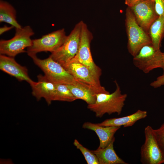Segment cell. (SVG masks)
I'll use <instances>...</instances> for the list:
<instances>
[{
    "mask_svg": "<svg viewBox=\"0 0 164 164\" xmlns=\"http://www.w3.org/2000/svg\"><path fill=\"white\" fill-rule=\"evenodd\" d=\"M114 82L116 88L113 92L97 94L95 102L88 105L87 108L95 113L96 117L101 118L106 114L110 115L116 113L119 115L121 113L127 95L122 93L117 81Z\"/></svg>",
    "mask_w": 164,
    "mask_h": 164,
    "instance_id": "6da1fadb",
    "label": "cell"
},
{
    "mask_svg": "<svg viewBox=\"0 0 164 164\" xmlns=\"http://www.w3.org/2000/svg\"><path fill=\"white\" fill-rule=\"evenodd\" d=\"M125 25L128 37L127 48L133 57L145 45L152 44L150 37L137 23L130 9L125 11Z\"/></svg>",
    "mask_w": 164,
    "mask_h": 164,
    "instance_id": "7a4b0ae2",
    "label": "cell"
},
{
    "mask_svg": "<svg viewBox=\"0 0 164 164\" xmlns=\"http://www.w3.org/2000/svg\"><path fill=\"white\" fill-rule=\"evenodd\" d=\"M34 32L31 27L26 26L21 28H15L14 36L9 40H0V54L14 57L18 54L26 52V48L31 46V36Z\"/></svg>",
    "mask_w": 164,
    "mask_h": 164,
    "instance_id": "3957f363",
    "label": "cell"
},
{
    "mask_svg": "<svg viewBox=\"0 0 164 164\" xmlns=\"http://www.w3.org/2000/svg\"><path fill=\"white\" fill-rule=\"evenodd\" d=\"M29 56L43 71L44 75L54 83L73 84L76 83L77 81L74 78L50 56L41 59L38 58L36 54H31Z\"/></svg>",
    "mask_w": 164,
    "mask_h": 164,
    "instance_id": "277c9868",
    "label": "cell"
},
{
    "mask_svg": "<svg viewBox=\"0 0 164 164\" xmlns=\"http://www.w3.org/2000/svg\"><path fill=\"white\" fill-rule=\"evenodd\" d=\"M77 24L63 44L50 56L64 68L76 55L79 48L82 24Z\"/></svg>",
    "mask_w": 164,
    "mask_h": 164,
    "instance_id": "5b68a950",
    "label": "cell"
},
{
    "mask_svg": "<svg viewBox=\"0 0 164 164\" xmlns=\"http://www.w3.org/2000/svg\"><path fill=\"white\" fill-rule=\"evenodd\" d=\"M93 38L92 33L83 22L80 45L78 52L73 59L88 68L96 79L100 81L101 70L94 62L90 50V43Z\"/></svg>",
    "mask_w": 164,
    "mask_h": 164,
    "instance_id": "8992f818",
    "label": "cell"
},
{
    "mask_svg": "<svg viewBox=\"0 0 164 164\" xmlns=\"http://www.w3.org/2000/svg\"><path fill=\"white\" fill-rule=\"evenodd\" d=\"M163 53L157 49L152 44L142 47L137 54L133 57L134 65L145 73L152 70L162 67Z\"/></svg>",
    "mask_w": 164,
    "mask_h": 164,
    "instance_id": "52a82bcc",
    "label": "cell"
},
{
    "mask_svg": "<svg viewBox=\"0 0 164 164\" xmlns=\"http://www.w3.org/2000/svg\"><path fill=\"white\" fill-rule=\"evenodd\" d=\"M67 36L64 28L44 35L39 38L32 40V45L27 48L29 56L41 52L52 53L64 43Z\"/></svg>",
    "mask_w": 164,
    "mask_h": 164,
    "instance_id": "ba28073f",
    "label": "cell"
},
{
    "mask_svg": "<svg viewBox=\"0 0 164 164\" xmlns=\"http://www.w3.org/2000/svg\"><path fill=\"white\" fill-rule=\"evenodd\" d=\"M145 140L140 149V162L143 164H161L164 159L157 143L153 129L149 125L144 129Z\"/></svg>",
    "mask_w": 164,
    "mask_h": 164,
    "instance_id": "9c48e42d",
    "label": "cell"
},
{
    "mask_svg": "<svg viewBox=\"0 0 164 164\" xmlns=\"http://www.w3.org/2000/svg\"><path fill=\"white\" fill-rule=\"evenodd\" d=\"M76 80L81 83L98 90L104 93L108 94L101 85L90 70L79 62L72 59L64 68Z\"/></svg>",
    "mask_w": 164,
    "mask_h": 164,
    "instance_id": "30bf717a",
    "label": "cell"
},
{
    "mask_svg": "<svg viewBox=\"0 0 164 164\" xmlns=\"http://www.w3.org/2000/svg\"><path fill=\"white\" fill-rule=\"evenodd\" d=\"M129 8L137 23L148 33L150 26L159 16L155 9V0H143Z\"/></svg>",
    "mask_w": 164,
    "mask_h": 164,
    "instance_id": "8fae6325",
    "label": "cell"
},
{
    "mask_svg": "<svg viewBox=\"0 0 164 164\" xmlns=\"http://www.w3.org/2000/svg\"><path fill=\"white\" fill-rule=\"evenodd\" d=\"M38 81L30 85L32 93L37 101L43 98L48 105L54 99L56 91L55 84L49 80L44 75L37 76Z\"/></svg>",
    "mask_w": 164,
    "mask_h": 164,
    "instance_id": "7c38bea8",
    "label": "cell"
},
{
    "mask_svg": "<svg viewBox=\"0 0 164 164\" xmlns=\"http://www.w3.org/2000/svg\"><path fill=\"white\" fill-rule=\"evenodd\" d=\"M0 69L20 81H26L30 85L34 82L29 77L27 68L19 64L14 57L0 54Z\"/></svg>",
    "mask_w": 164,
    "mask_h": 164,
    "instance_id": "4fadbf2b",
    "label": "cell"
},
{
    "mask_svg": "<svg viewBox=\"0 0 164 164\" xmlns=\"http://www.w3.org/2000/svg\"><path fill=\"white\" fill-rule=\"evenodd\" d=\"M82 128L94 131L99 138L100 143L98 147L104 148L115 138V134L121 127L103 126L99 125L97 124L86 122L83 124Z\"/></svg>",
    "mask_w": 164,
    "mask_h": 164,
    "instance_id": "5bb4252c",
    "label": "cell"
},
{
    "mask_svg": "<svg viewBox=\"0 0 164 164\" xmlns=\"http://www.w3.org/2000/svg\"><path fill=\"white\" fill-rule=\"evenodd\" d=\"M66 85L77 100H83L88 105L92 104L95 102L97 94L103 93L99 90L84 84L78 81L74 84Z\"/></svg>",
    "mask_w": 164,
    "mask_h": 164,
    "instance_id": "9a60e30c",
    "label": "cell"
},
{
    "mask_svg": "<svg viewBox=\"0 0 164 164\" xmlns=\"http://www.w3.org/2000/svg\"><path fill=\"white\" fill-rule=\"evenodd\" d=\"M147 116V112L145 111L138 110L134 113L127 116L107 119L97 124L103 126L131 127L138 121L144 119Z\"/></svg>",
    "mask_w": 164,
    "mask_h": 164,
    "instance_id": "2e32d148",
    "label": "cell"
},
{
    "mask_svg": "<svg viewBox=\"0 0 164 164\" xmlns=\"http://www.w3.org/2000/svg\"><path fill=\"white\" fill-rule=\"evenodd\" d=\"M114 138L111 142L104 148H98L91 150L97 156L99 164H128L119 157L114 148Z\"/></svg>",
    "mask_w": 164,
    "mask_h": 164,
    "instance_id": "e0dca14e",
    "label": "cell"
},
{
    "mask_svg": "<svg viewBox=\"0 0 164 164\" xmlns=\"http://www.w3.org/2000/svg\"><path fill=\"white\" fill-rule=\"evenodd\" d=\"M148 33L154 47L157 49H160L164 37V15L158 17L150 26Z\"/></svg>",
    "mask_w": 164,
    "mask_h": 164,
    "instance_id": "ac0fdd59",
    "label": "cell"
},
{
    "mask_svg": "<svg viewBox=\"0 0 164 164\" xmlns=\"http://www.w3.org/2000/svg\"><path fill=\"white\" fill-rule=\"evenodd\" d=\"M16 12L14 7L8 2L0 1V22H5L15 28H21V26L16 20Z\"/></svg>",
    "mask_w": 164,
    "mask_h": 164,
    "instance_id": "d6986e66",
    "label": "cell"
},
{
    "mask_svg": "<svg viewBox=\"0 0 164 164\" xmlns=\"http://www.w3.org/2000/svg\"><path fill=\"white\" fill-rule=\"evenodd\" d=\"M56 91L54 101L72 102L77 100L65 84H55Z\"/></svg>",
    "mask_w": 164,
    "mask_h": 164,
    "instance_id": "ffe728a7",
    "label": "cell"
},
{
    "mask_svg": "<svg viewBox=\"0 0 164 164\" xmlns=\"http://www.w3.org/2000/svg\"><path fill=\"white\" fill-rule=\"evenodd\" d=\"M73 144L80 151L87 164H99L97 156L91 150L84 147L77 139L74 140Z\"/></svg>",
    "mask_w": 164,
    "mask_h": 164,
    "instance_id": "44dd1931",
    "label": "cell"
},
{
    "mask_svg": "<svg viewBox=\"0 0 164 164\" xmlns=\"http://www.w3.org/2000/svg\"><path fill=\"white\" fill-rule=\"evenodd\" d=\"M153 131L164 159V122L159 128L153 129Z\"/></svg>",
    "mask_w": 164,
    "mask_h": 164,
    "instance_id": "7402d4cb",
    "label": "cell"
},
{
    "mask_svg": "<svg viewBox=\"0 0 164 164\" xmlns=\"http://www.w3.org/2000/svg\"><path fill=\"white\" fill-rule=\"evenodd\" d=\"M156 12L158 16L164 15V0H155Z\"/></svg>",
    "mask_w": 164,
    "mask_h": 164,
    "instance_id": "603a6c76",
    "label": "cell"
},
{
    "mask_svg": "<svg viewBox=\"0 0 164 164\" xmlns=\"http://www.w3.org/2000/svg\"><path fill=\"white\" fill-rule=\"evenodd\" d=\"M150 86L157 88L164 85V73L157 78L156 79L150 83Z\"/></svg>",
    "mask_w": 164,
    "mask_h": 164,
    "instance_id": "cb8c5ba5",
    "label": "cell"
},
{
    "mask_svg": "<svg viewBox=\"0 0 164 164\" xmlns=\"http://www.w3.org/2000/svg\"><path fill=\"white\" fill-rule=\"evenodd\" d=\"M142 0H125V3L128 7H131Z\"/></svg>",
    "mask_w": 164,
    "mask_h": 164,
    "instance_id": "d4e9b609",
    "label": "cell"
},
{
    "mask_svg": "<svg viewBox=\"0 0 164 164\" xmlns=\"http://www.w3.org/2000/svg\"><path fill=\"white\" fill-rule=\"evenodd\" d=\"M14 27L12 26H8L6 25H4L3 27L0 28V35H2L4 32L11 30Z\"/></svg>",
    "mask_w": 164,
    "mask_h": 164,
    "instance_id": "484cf974",
    "label": "cell"
},
{
    "mask_svg": "<svg viewBox=\"0 0 164 164\" xmlns=\"http://www.w3.org/2000/svg\"><path fill=\"white\" fill-rule=\"evenodd\" d=\"M163 65L162 67V69L163 70V73H164V53H163Z\"/></svg>",
    "mask_w": 164,
    "mask_h": 164,
    "instance_id": "4316f807",
    "label": "cell"
}]
</instances>
